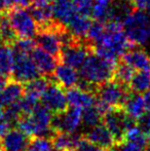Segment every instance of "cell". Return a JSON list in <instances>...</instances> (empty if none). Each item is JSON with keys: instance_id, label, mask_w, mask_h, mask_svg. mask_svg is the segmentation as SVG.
I'll list each match as a JSON object with an SVG mask.
<instances>
[{"instance_id": "14", "label": "cell", "mask_w": 150, "mask_h": 151, "mask_svg": "<svg viewBox=\"0 0 150 151\" xmlns=\"http://www.w3.org/2000/svg\"><path fill=\"white\" fill-rule=\"evenodd\" d=\"M30 55L39 71V74L45 77H50L58 65V59L40 47H34Z\"/></svg>"}, {"instance_id": "32", "label": "cell", "mask_w": 150, "mask_h": 151, "mask_svg": "<svg viewBox=\"0 0 150 151\" xmlns=\"http://www.w3.org/2000/svg\"><path fill=\"white\" fill-rule=\"evenodd\" d=\"M137 125L138 127L145 134L148 135L150 133V112L147 111L146 113H143L140 117L137 119Z\"/></svg>"}, {"instance_id": "29", "label": "cell", "mask_w": 150, "mask_h": 151, "mask_svg": "<svg viewBox=\"0 0 150 151\" xmlns=\"http://www.w3.org/2000/svg\"><path fill=\"white\" fill-rule=\"evenodd\" d=\"M25 151H55L52 140L44 137H32Z\"/></svg>"}, {"instance_id": "45", "label": "cell", "mask_w": 150, "mask_h": 151, "mask_svg": "<svg viewBox=\"0 0 150 151\" xmlns=\"http://www.w3.org/2000/svg\"><path fill=\"white\" fill-rule=\"evenodd\" d=\"M71 151H76V150H71Z\"/></svg>"}, {"instance_id": "31", "label": "cell", "mask_w": 150, "mask_h": 151, "mask_svg": "<svg viewBox=\"0 0 150 151\" xmlns=\"http://www.w3.org/2000/svg\"><path fill=\"white\" fill-rule=\"evenodd\" d=\"M12 46L14 50L19 52L31 54V52L35 47V42L32 40V38H19L14 41Z\"/></svg>"}, {"instance_id": "16", "label": "cell", "mask_w": 150, "mask_h": 151, "mask_svg": "<svg viewBox=\"0 0 150 151\" xmlns=\"http://www.w3.org/2000/svg\"><path fill=\"white\" fill-rule=\"evenodd\" d=\"M82 136L76 133L56 132L50 140L55 151H71L75 150L79 144Z\"/></svg>"}, {"instance_id": "13", "label": "cell", "mask_w": 150, "mask_h": 151, "mask_svg": "<svg viewBox=\"0 0 150 151\" xmlns=\"http://www.w3.org/2000/svg\"><path fill=\"white\" fill-rule=\"evenodd\" d=\"M122 61L135 70L150 71V55L142 46L134 45L122 55Z\"/></svg>"}, {"instance_id": "37", "label": "cell", "mask_w": 150, "mask_h": 151, "mask_svg": "<svg viewBox=\"0 0 150 151\" xmlns=\"http://www.w3.org/2000/svg\"><path fill=\"white\" fill-rule=\"evenodd\" d=\"M52 2H54V0H32L31 4L37 6H48L52 5Z\"/></svg>"}, {"instance_id": "27", "label": "cell", "mask_w": 150, "mask_h": 151, "mask_svg": "<svg viewBox=\"0 0 150 151\" xmlns=\"http://www.w3.org/2000/svg\"><path fill=\"white\" fill-rule=\"evenodd\" d=\"M102 117L103 113L97 107L96 104H94L83 109L81 113V124H83L86 129H90L97 124H100L102 122Z\"/></svg>"}, {"instance_id": "39", "label": "cell", "mask_w": 150, "mask_h": 151, "mask_svg": "<svg viewBox=\"0 0 150 151\" xmlns=\"http://www.w3.org/2000/svg\"><path fill=\"white\" fill-rule=\"evenodd\" d=\"M6 9H7V6H6L5 0H0V14L6 12Z\"/></svg>"}, {"instance_id": "2", "label": "cell", "mask_w": 150, "mask_h": 151, "mask_svg": "<svg viewBox=\"0 0 150 151\" xmlns=\"http://www.w3.org/2000/svg\"><path fill=\"white\" fill-rule=\"evenodd\" d=\"M115 64L116 62L106 60L90 52L79 68L80 77L97 88L98 86L112 80Z\"/></svg>"}, {"instance_id": "22", "label": "cell", "mask_w": 150, "mask_h": 151, "mask_svg": "<svg viewBox=\"0 0 150 151\" xmlns=\"http://www.w3.org/2000/svg\"><path fill=\"white\" fill-rule=\"evenodd\" d=\"M90 24H92V21H90V17L76 14L72 18V20L67 24L66 27L67 30L72 36L77 38H84Z\"/></svg>"}, {"instance_id": "41", "label": "cell", "mask_w": 150, "mask_h": 151, "mask_svg": "<svg viewBox=\"0 0 150 151\" xmlns=\"http://www.w3.org/2000/svg\"><path fill=\"white\" fill-rule=\"evenodd\" d=\"M147 137H148L147 139H148V144H149V146H150V133L148 134V136H147Z\"/></svg>"}, {"instance_id": "40", "label": "cell", "mask_w": 150, "mask_h": 151, "mask_svg": "<svg viewBox=\"0 0 150 151\" xmlns=\"http://www.w3.org/2000/svg\"><path fill=\"white\" fill-rule=\"evenodd\" d=\"M96 2H99V3H104V4H109L112 0H95Z\"/></svg>"}, {"instance_id": "34", "label": "cell", "mask_w": 150, "mask_h": 151, "mask_svg": "<svg viewBox=\"0 0 150 151\" xmlns=\"http://www.w3.org/2000/svg\"><path fill=\"white\" fill-rule=\"evenodd\" d=\"M114 148H116L117 151H144L145 150L141 146L128 141H123L121 143L117 144V145L114 146Z\"/></svg>"}, {"instance_id": "35", "label": "cell", "mask_w": 150, "mask_h": 151, "mask_svg": "<svg viewBox=\"0 0 150 151\" xmlns=\"http://www.w3.org/2000/svg\"><path fill=\"white\" fill-rule=\"evenodd\" d=\"M7 8H27L30 6L31 0H5Z\"/></svg>"}, {"instance_id": "3", "label": "cell", "mask_w": 150, "mask_h": 151, "mask_svg": "<svg viewBox=\"0 0 150 151\" xmlns=\"http://www.w3.org/2000/svg\"><path fill=\"white\" fill-rule=\"evenodd\" d=\"M123 31L133 45L143 46L150 41V14L134 9L122 22Z\"/></svg>"}, {"instance_id": "36", "label": "cell", "mask_w": 150, "mask_h": 151, "mask_svg": "<svg viewBox=\"0 0 150 151\" xmlns=\"http://www.w3.org/2000/svg\"><path fill=\"white\" fill-rule=\"evenodd\" d=\"M143 101H144L145 110L150 112V91L149 90L144 91V95H143Z\"/></svg>"}, {"instance_id": "26", "label": "cell", "mask_w": 150, "mask_h": 151, "mask_svg": "<svg viewBox=\"0 0 150 151\" xmlns=\"http://www.w3.org/2000/svg\"><path fill=\"white\" fill-rule=\"evenodd\" d=\"M50 83V77H36L32 79L31 81L25 83L24 91L26 95L32 96V97L36 98V99L40 100V97L45 91V88Z\"/></svg>"}, {"instance_id": "8", "label": "cell", "mask_w": 150, "mask_h": 151, "mask_svg": "<svg viewBox=\"0 0 150 151\" xmlns=\"http://www.w3.org/2000/svg\"><path fill=\"white\" fill-rule=\"evenodd\" d=\"M82 109L77 107H68L60 113H54L52 117V129L56 132L76 133L81 125Z\"/></svg>"}, {"instance_id": "19", "label": "cell", "mask_w": 150, "mask_h": 151, "mask_svg": "<svg viewBox=\"0 0 150 151\" xmlns=\"http://www.w3.org/2000/svg\"><path fill=\"white\" fill-rule=\"evenodd\" d=\"M52 9L55 21L64 26H67V24L76 14L71 0H54Z\"/></svg>"}, {"instance_id": "15", "label": "cell", "mask_w": 150, "mask_h": 151, "mask_svg": "<svg viewBox=\"0 0 150 151\" xmlns=\"http://www.w3.org/2000/svg\"><path fill=\"white\" fill-rule=\"evenodd\" d=\"M50 78H52V81L58 83L63 88H70L77 84L79 75L75 68L62 63L61 65H57Z\"/></svg>"}, {"instance_id": "42", "label": "cell", "mask_w": 150, "mask_h": 151, "mask_svg": "<svg viewBox=\"0 0 150 151\" xmlns=\"http://www.w3.org/2000/svg\"><path fill=\"white\" fill-rule=\"evenodd\" d=\"M145 150H146V151H150V146H147V148Z\"/></svg>"}, {"instance_id": "5", "label": "cell", "mask_w": 150, "mask_h": 151, "mask_svg": "<svg viewBox=\"0 0 150 151\" xmlns=\"http://www.w3.org/2000/svg\"><path fill=\"white\" fill-rule=\"evenodd\" d=\"M103 124L113 137L115 145L124 141V134L137 124V120L128 116L122 108H112L103 114Z\"/></svg>"}, {"instance_id": "4", "label": "cell", "mask_w": 150, "mask_h": 151, "mask_svg": "<svg viewBox=\"0 0 150 151\" xmlns=\"http://www.w3.org/2000/svg\"><path fill=\"white\" fill-rule=\"evenodd\" d=\"M131 90L128 86L110 80L98 86L95 90L96 106L103 114L112 108H122Z\"/></svg>"}, {"instance_id": "7", "label": "cell", "mask_w": 150, "mask_h": 151, "mask_svg": "<svg viewBox=\"0 0 150 151\" xmlns=\"http://www.w3.org/2000/svg\"><path fill=\"white\" fill-rule=\"evenodd\" d=\"M11 76L12 79L21 83H27L39 76V71L30 54L14 50V64Z\"/></svg>"}, {"instance_id": "44", "label": "cell", "mask_w": 150, "mask_h": 151, "mask_svg": "<svg viewBox=\"0 0 150 151\" xmlns=\"http://www.w3.org/2000/svg\"><path fill=\"white\" fill-rule=\"evenodd\" d=\"M0 151H1V147H0Z\"/></svg>"}, {"instance_id": "18", "label": "cell", "mask_w": 150, "mask_h": 151, "mask_svg": "<svg viewBox=\"0 0 150 151\" xmlns=\"http://www.w3.org/2000/svg\"><path fill=\"white\" fill-rule=\"evenodd\" d=\"M66 99L68 105L80 109L90 107L96 103V97L94 93L82 91L76 86L68 88V91H66Z\"/></svg>"}, {"instance_id": "21", "label": "cell", "mask_w": 150, "mask_h": 151, "mask_svg": "<svg viewBox=\"0 0 150 151\" xmlns=\"http://www.w3.org/2000/svg\"><path fill=\"white\" fill-rule=\"evenodd\" d=\"M14 64V50L11 44L0 43V74L9 77Z\"/></svg>"}, {"instance_id": "20", "label": "cell", "mask_w": 150, "mask_h": 151, "mask_svg": "<svg viewBox=\"0 0 150 151\" xmlns=\"http://www.w3.org/2000/svg\"><path fill=\"white\" fill-rule=\"evenodd\" d=\"M122 109L124 110V112L128 116L137 120L145 112L143 97L140 93H134V91H131L128 97H126V101H124Z\"/></svg>"}, {"instance_id": "24", "label": "cell", "mask_w": 150, "mask_h": 151, "mask_svg": "<svg viewBox=\"0 0 150 151\" xmlns=\"http://www.w3.org/2000/svg\"><path fill=\"white\" fill-rule=\"evenodd\" d=\"M134 73L135 69L131 67L128 63H126L124 61L116 62L113 71L112 80L122 84V86H128V83H130Z\"/></svg>"}, {"instance_id": "17", "label": "cell", "mask_w": 150, "mask_h": 151, "mask_svg": "<svg viewBox=\"0 0 150 151\" xmlns=\"http://www.w3.org/2000/svg\"><path fill=\"white\" fill-rule=\"evenodd\" d=\"M24 86L23 83L12 79L8 81L6 86L0 91V106L3 108L16 104L24 96Z\"/></svg>"}, {"instance_id": "33", "label": "cell", "mask_w": 150, "mask_h": 151, "mask_svg": "<svg viewBox=\"0 0 150 151\" xmlns=\"http://www.w3.org/2000/svg\"><path fill=\"white\" fill-rule=\"evenodd\" d=\"M75 150L76 151H106V150L103 149V148L95 145V144L92 143V142L83 139V138L80 140L79 144H78L77 148H76Z\"/></svg>"}, {"instance_id": "30", "label": "cell", "mask_w": 150, "mask_h": 151, "mask_svg": "<svg viewBox=\"0 0 150 151\" xmlns=\"http://www.w3.org/2000/svg\"><path fill=\"white\" fill-rule=\"evenodd\" d=\"M71 1L76 14L85 17L92 16L94 0H71Z\"/></svg>"}, {"instance_id": "1", "label": "cell", "mask_w": 150, "mask_h": 151, "mask_svg": "<svg viewBox=\"0 0 150 151\" xmlns=\"http://www.w3.org/2000/svg\"><path fill=\"white\" fill-rule=\"evenodd\" d=\"M104 33L90 46V50L106 60L117 62L119 57L134 45L126 37L122 23L110 21L104 23Z\"/></svg>"}, {"instance_id": "6", "label": "cell", "mask_w": 150, "mask_h": 151, "mask_svg": "<svg viewBox=\"0 0 150 151\" xmlns=\"http://www.w3.org/2000/svg\"><path fill=\"white\" fill-rule=\"evenodd\" d=\"M7 16L18 38H33L36 35L37 24L25 8H11Z\"/></svg>"}, {"instance_id": "28", "label": "cell", "mask_w": 150, "mask_h": 151, "mask_svg": "<svg viewBox=\"0 0 150 151\" xmlns=\"http://www.w3.org/2000/svg\"><path fill=\"white\" fill-rule=\"evenodd\" d=\"M124 141L132 142L134 144L141 146L144 149H146L148 146V139H147V135H145L142 131L138 127V125H134V127H130L124 134Z\"/></svg>"}, {"instance_id": "9", "label": "cell", "mask_w": 150, "mask_h": 151, "mask_svg": "<svg viewBox=\"0 0 150 151\" xmlns=\"http://www.w3.org/2000/svg\"><path fill=\"white\" fill-rule=\"evenodd\" d=\"M41 104L52 113H60L68 108L64 88L50 79V83L40 97Z\"/></svg>"}, {"instance_id": "25", "label": "cell", "mask_w": 150, "mask_h": 151, "mask_svg": "<svg viewBox=\"0 0 150 151\" xmlns=\"http://www.w3.org/2000/svg\"><path fill=\"white\" fill-rule=\"evenodd\" d=\"M150 88V71L138 70V72L134 73L128 88L134 93H144Z\"/></svg>"}, {"instance_id": "46", "label": "cell", "mask_w": 150, "mask_h": 151, "mask_svg": "<svg viewBox=\"0 0 150 151\" xmlns=\"http://www.w3.org/2000/svg\"><path fill=\"white\" fill-rule=\"evenodd\" d=\"M31 2H32V0H31Z\"/></svg>"}, {"instance_id": "12", "label": "cell", "mask_w": 150, "mask_h": 151, "mask_svg": "<svg viewBox=\"0 0 150 151\" xmlns=\"http://www.w3.org/2000/svg\"><path fill=\"white\" fill-rule=\"evenodd\" d=\"M30 138L19 129H10L0 138L1 151H25Z\"/></svg>"}, {"instance_id": "43", "label": "cell", "mask_w": 150, "mask_h": 151, "mask_svg": "<svg viewBox=\"0 0 150 151\" xmlns=\"http://www.w3.org/2000/svg\"><path fill=\"white\" fill-rule=\"evenodd\" d=\"M109 151H115V150H114V148H113V149H112V150H109Z\"/></svg>"}, {"instance_id": "10", "label": "cell", "mask_w": 150, "mask_h": 151, "mask_svg": "<svg viewBox=\"0 0 150 151\" xmlns=\"http://www.w3.org/2000/svg\"><path fill=\"white\" fill-rule=\"evenodd\" d=\"M34 127V137H44L52 138L55 134V131L52 129V111L44 107L42 104H37L30 114Z\"/></svg>"}, {"instance_id": "38", "label": "cell", "mask_w": 150, "mask_h": 151, "mask_svg": "<svg viewBox=\"0 0 150 151\" xmlns=\"http://www.w3.org/2000/svg\"><path fill=\"white\" fill-rule=\"evenodd\" d=\"M8 82V77L7 76H4L2 74H0V91L6 86V83Z\"/></svg>"}, {"instance_id": "23", "label": "cell", "mask_w": 150, "mask_h": 151, "mask_svg": "<svg viewBox=\"0 0 150 151\" xmlns=\"http://www.w3.org/2000/svg\"><path fill=\"white\" fill-rule=\"evenodd\" d=\"M29 9H30L31 16H32L35 23L37 24L38 29L44 28V27L50 25L55 20L54 16H52V5H48V6L31 5L29 6Z\"/></svg>"}, {"instance_id": "11", "label": "cell", "mask_w": 150, "mask_h": 151, "mask_svg": "<svg viewBox=\"0 0 150 151\" xmlns=\"http://www.w3.org/2000/svg\"><path fill=\"white\" fill-rule=\"evenodd\" d=\"M82 138L94 143L95 145L103 148L106 151L112 150L115 146L113 137L102 122L100 124L90 127L88 131L82 136Z\"/></svg>"}]
</instances>
